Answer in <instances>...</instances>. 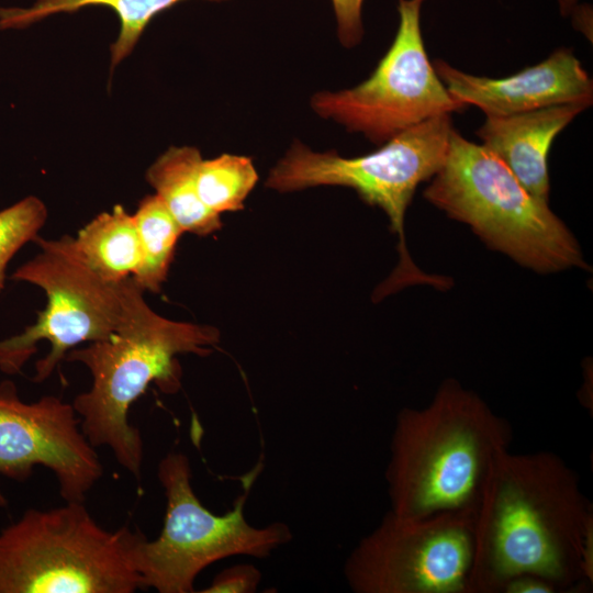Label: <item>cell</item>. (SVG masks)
<instances>
[{"label":"cell","mask_w":593,"mask_h":593,"mask_svg":"<svg viewBox=\"0 0 593 593\" xmlns=\"http://www.w3.org/2000/svg\"><path fill=\"white\" fill-rule=\"evenodd\" d=\"M521 574L558 592L593 582L592 503L577 472L550 451L502 452L475 512L469 593H500Z\"/></svg>","instance_id":"6da1fadb"},{"label":"cell","mask_w":593,"mask_h":593,"mask_svg":"<svg viewBox=\"0 0 593 593\" xmlns=\"http://www.w3.org/2000/svg\"><path fill=\"white\" fill-rule=\"evenodd\" d=\"M512 434L477 393L445 380L428 405L396 416L385 471L390 511L411 518L475 513Z\"/></svg>","instance_id":"7a4b0ae2"},{"label":"cell","mask_w":593,"mask_h":593,"mask_svg":"<svg viewBox=\"0 0 593 593\" xmlns=\"http://www.w3.org/2000/svg\"><path fill=\"white\" fill-rule=\"evenodd\" d=\"M136 284L124 318L109 338L72 348L67 361L85 365L92 384L78 394L72 406L80 427L94 447L107 446L116 461L141 478L144 446L139 430L131 425V405L154 382L167 394L181 387L179 354L208 356L220 342L210 325L176 322L154 312Z\"/></svg>","instance_id":"3957f363"},{"label":"cell","mask_w":593,"mask_h":593,"mask_svg":"<svg viewBox=\"0 0 593 593\" xmlns=\"http://www.w3.org/2000/svg\"><path fill=\"white\" fill-rule=\"evenodd\" d=\"M424 197L468 224L494 250L540 273L585 267L578 240L485 146L451 130L441 168Z\"/></svg>","instance_id":"277c9868"},{"label":"cell","mask_w":593,"mask_h":593,"mask_svg":"<svg viewBox=\"0 0 593 593\" xmlns=\"http://www.w3.org/2000/svg\"><path fill=\"white\" fill-rule=\"evenodd\" d=\"M451 130L450 114H440L396 134L370 154L351 158L336 152H313L296 141L270 170L266 186L279 192L348 187L387 214L399 236L400 262L376 290L374 301L417 283L447 289L446 278L429 276L414 265L406 248L404 219L418 184L432 179L444 165Z\"/></svg>","instance_id":"5b68a950"},{"label":"cell","mask_w":593,"mask_h":593,"mask_svg":"<svg viewBox=\"0 0 593 593\" xmlns=\"http://www.w3.org/2000/svg\"><path fill=\"white\" fill-rule=\"evenodd\" d=\"M143 536L128 526L104 529L83 502L29 508L0 532V593L135 592Z\"/></svg>","instance_id":"8992f818"},{"label":"cell","mask_w":593,"mask_h":593,"mask_svg":"<svg viewBox=\"0 0 593 593\" xmlns=\"http://www.w3.org/2000/svg\"><path fill=\"white\" fill-rule=\"evenodd\" d=\"M41 251L12 275L41 288L47 299L45 310L22 333L0 339V370L20 373L47 340L49 353L35 363L34 382L51 377L69 350L89 342L109 338L122 323L136 287L133 278L118 283L101 278L76 248L74 237L35 238Z\"/></svg>","instance_id":"52a82bcc"},{"label":"cell","mask_w":593,"mask_h":593,"mask_svg":"<svg viewBox=\"0 0 593 593\" xmlns=\"http://www.w3.org/2000/svg\"><path fill=\"white\" fill-rule=\"evenodd\" d=\"M188 457L169 452L158 465V479L167 499L160 534L143 536L136 545L135 566L142 589L159 593L194 592L197 577L212 563L233 556L265 558L292 534L288 525H250L244 514L249 485L231 511L216 515L195 495Z\"/></svg>","instance_id":"ba28073f"},{"label":"cell","mask_w":593,"mask_h":593,"mask_svg":"<svg viewBox=\"0 0 593 593\" xmlns=\"http://www.w3.org/2000/svg\"><path fill=\"white\" fill-rule=\"evenodd\" d=\"M475 513L422 518L389 511L350 552L345 578L357 593H469Z\"/></svg>","instance_id":"9c48e42d"},{"label":"cell","mask_w":593,"mask_h":593,"mask_svg":"<svg viewBox=\"0 0 593 593\" xmlns=\"http://www.w3.org/2000/svg\"><path fill=\"white\" fill-rule=\"evenodd\" d=\"M424 0H399L395 37L371 76L340 91H320L311 107L321 118L376 144L440 114L461 111L429 61L421 30Z\"/></svg>","instance_id":"30bf717a"},{"label":"cell","mask_w":593,"mask_h":593,"mask_svg":"<svg viewBox=\"0 0 593 593\" xmlns=\"http://www.w3.org/2000/svg\"><path fill=\"white\" fill-rule=\"evenodd\" d=\"M37 466L54 473L66 502H83L103 474L72 404L55 395L24 402L15 384L4 380L0 383V477L23 482ZM7 506L0 489V507Z\"/></svg>","instance_id":"8fae6325"},{"label":"cell","mask_w":593,"mask_h":593,"mask_svg":"<svg viewBox=\"0 0 593 593\" xmlns=\"http://www.w3.org/2000/svg\"><path fill=\"white\" fill-rule=\"evenodd\" d=\"M433 66L455 100L478 107L486 116H507L560 104L588 108L592 103V80L567 48L503 78L470 75L441 59H435Z\"/></svg>","instance_id":"7c38bea8"},{"label":"cell","mask_w":593,"mask_h":593,"mask_svg":"<svg viewBox=\"0 0 593 593\" xmlns=\"http://www.w3.org/2000/svg\"><path fill=\"white\" fill-rule=\"evenodd\" d=\"M585 109L582 104H560L507 116H486L477 134L482 145L499 157L533 195L548 202L550 146Z\"/></svg>","instance_id":"4fadbf2b"},{"label":"cell","mask_w":593,"mask_h":593,"mask_svg":"<svg viewBox=\"0 0 593 593\" xmlns=\"http://www.w3.org/2000/svg\"><path fill=\"white\" fill-rule=\"evenodd\" d=\"M202 156L193 146H171L147 169L145 177L180 228L206 236L222 227L220 214L200 199L197 174Z\"/></svg>","instance_id":"5bb4252c"},{"label":"cell","mask_w":593,"mask_h":593,"mask_svg":"<svg viewBox=\"0 0 593 593\" xmlns=\"http://www.w3.org/2000/svg\"><path fill=\"white\" fill-rule=\"evenodd\" d=\"M183 0H37L29 8H0V30H21L53 14L72 13L86 7L111 8L120 21V32L111 45V70L136 46L152 19ZM227 1V0H209Z\"/></svg>","instance_id":"9a60e30c"},{"label":"cell","mask_w":593,"mask_h":593,"mask_svg":"<svg viewBox=\"0 0 593 593\" xmlns=\"http://www.w3.org/2000/svg\"><path fill=\"white\" fill-rule=\"evenodd\" d=\"M74 242L92 270L109 282L126 280L139 267L142 254L134 216L120 204L92 219Z\"/></svg>","instance_id":"2e32d148"},{"label":"cell","mask_w":593,"mask_h":593,"mask_svg":"<svg viewBox=\"0 0 593 593\" xmlns=\"http://www.w3.org/2000/svg\"><path fill=\"white\" fill-rule=\"evenodd\" d=\"M133 216L142 259L132 278L143 291L158 292L167 278L177 242L183 231L156 194L144 197Z\"/></svg>","instance_id":"e0dca14e"},{"label":"cell","mask_w":593,"mask_h":593,"mask_svg":"<svg viewBox=\"0 0 593 593\" xmlns=\"http://www.w3.org/2000/svg\"><path fill=\"white\" fill-rule=\"evenodd\" d=\"M258 181L249 157L222 154L202 159L198 167L197 184L202 202L213 212H234L244 209V201Z\"/></svg>","instance_id":"ac0fdd59"},{"label":"cell","mask_w":593,"mask_h":593,"mask_svg":"<svg viewBox=\"0 0 593 593\" xmlns=\"http://www.w3.org/2000/svg\"><path fill=\"white\" fill-rule=\"evenodd\" d=\"M46 219V205L33 195L0 211V291L9 261L26 243L35 240Z\"/></svg>","instance_id":"d6986e66"},{"label":"cell","mask_w":593,"mask_h":593,"mask_svg":"<svg viewBox=\"0 0 593 593\" xmlns=\"http://www.w3.org/2000/svg\"><path fill=\"white\" fill-rule=\"evenodd\" d=\"M261 580L260 571L253 564H236L215 575L201 590L202 593H253Z\"/></svg>","instance_id":"ffe728a7"},{"label":"cell","mask_w":593,"mask_h":593,"mask_svg":"<svg viewBox=\"0 0 593 593\" xmlns=\"http://www.w3.org/2000/svg\"><path fill=\"white\" fill-rule=\"evenodd\" d=\"M337 23V35L345 47L357 45L363 34L362 3L363 0H331Z\"/></svg>","instance_id":"44dd1931"},{"label":"cell","mask_w":593,"mask_h":593,"mask_svg":"<svg viewBox=\"0 0 593 593\" xmlns=\"http://www.w3.org/2000/svg\"><path fill=\"white\" fill-rule=\"evenodd\" d=\"M549 581L533 574H521L510 579L500 593H557Z\"/></svg>","instance_id":"7402d4cb"},{"label":"cell","mask_w":593,"mask_h":593,"mask_svg":"<svg viewBox=\"0 0 593 593\" xmlns=\"http://www.w3.org/2000/svg\"><path fill=\"white\" fill-rule=\"evenodd\" d=\"M578 0H559L561 14L566 15L571 12Z\"/></svg>","instance_id":"603a6c76"}]
</instances>
